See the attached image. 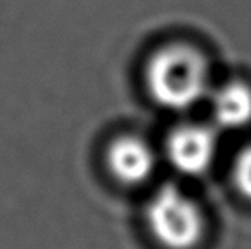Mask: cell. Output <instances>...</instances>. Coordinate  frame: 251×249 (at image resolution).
<instances>
[{
    "label": "cell",
    "instance_id": "1",
    "mask_svg": "<svg viewBox=\"0 0 251 249\" xmlns=\"http://www.w3.org/2000/svg\"><path fill=\"white\" fill-rule=\"evenodd\" d=\"M149 96L169 110H189L211 90L207 59L200 50L173 42L156 50L145 66Z\"/></svg>",
    "mask_w": 251,
    "mask_h": 249
},
{
    "label": "cell",
    "instance_id": "2",
    "mask_svg": "<svg viewBox=\"0 0 251 249\" xmlns=\"http://www.w3.org/2000/svg\"><path fill=\"white\" fill-rule=\"evenodd\" d=\"M145 224L165 249H195L205 233L200 203L175 183L161 185L145 205Z\"/></svg>",
    "mask_w": 251,
    "mask_h": 249
},
{
    "label": "cell",
    "instance_id": "3",
    "mask_svg": "<svg viewBox=\"0 0 251 249\" xmlns=\"http://www.w3.org/2000/svg\"><path fill=\"white\" fill-rule=\"evenodd\" d=\"M218 138L211 126L185 123L169 134L165 152L178 173L187 176L203 174L215 161Z\"/></svg>",
    "mask_w": 251,
    "mask_h": 249
},
{
    "label": "cell",
    "instance_id": "4",
    "mask_svg": "<svg viewBox=\"0 0 251 249\" xmlns=\"http://www.w3.org/2000/svg\"><path fill=\"white\" fill-rule=\"evenodd\" d=\"M105 161L108 173L123 185L145 183L156 169L152 147L134 134H123L112 139L106 147Z\"/></svg>",
    "mask_w": 251,
    "mask_h": 249
},
{
    "label": "cell",
    "instance_id": "5",
    "mask_svg": "<svg viewBox=\"0 0 251 249\" xmlns=\"http://www.w3.org/2000/svg\"><path fill=\"white\" fill-rule=\"evenodd\" d=\"M211 114L224 130H238L251 123V86L229 81L211 94Z\"/></svg>",
    "mask_w": 251,
    "mask_h": 249
},
{
    "label": "cell",
    "instance_id": "6",
    "mask_svg": "<svg viewBox=\"0 0 251 249\" xmlns=\"http://www.w3.org/2000/svg\"><path fill=\"white\" fill-rule=\"evenodd\" d=\"M233 183L238 193L251 200V145L244 147L233 163Z\"/></svg>",
    "mask_w": 251,
    "mask_h": 249
}]
</instances>
